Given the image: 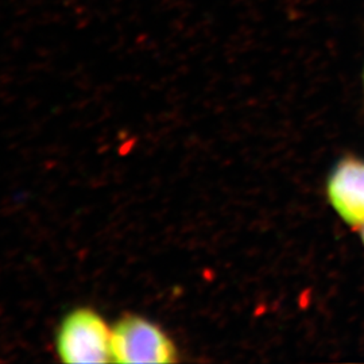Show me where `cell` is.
<instances>
[{"instance_id":"5","label":"cell","mask_w":364,"mask_h":364,"mask_svg":"<svg viewBox=\"0 0 364 364\" xmlns=\"http://www.w3.org/2000/svg\"><path fill=\"white\" fill-rule=\"evenodd\" d=\"M363 80H364V73H363Z\"/></svg>"},{"instance_id":"3","label":"cell","mask_w":364,"mask_h":364,"mask_svg":"<svg viewBox=\"0 0 364 364\" xmlns=\"http://www.w3.org/2000/svg\"><path fill=\"white\" fill-rule=\"evenodd\" d=\"M328 198L338 216L353 228L364 227V162L347 158L328 180Z\"/></svg>"},{"instance_id":"2","label":"cell","mask_w":364,"mask_h":364,"mask_svg":"<svg viewBox=\"0 0 364 364\" xmlns=\"http://www.w3.org/2000/svg\"><path fill=\"white\" fill-rule=\"evenodd\" d=\"M114 363H174L177 350L173 340L159 328L138 314H126L111 333Z\"/></svg>"},{"instance_id":"1","label":"cell","mask_w":364,"mask_h":364,"mask_svg":"<svg viewBox=\"0 0 364 364\" xmlns=\"http://www.w3.org/2000/svg\"><path fill=\"white\" fill-rule=\"evenodd\" d=\"M112 329L91 308L68 313L57 329L55 350L64 363H109Z\"/></svg>"},{"instance_id":"4","label":"cell","mask_w":364,"mask_h":364,"mask_svg":"<svg viewBox=\"0 0 364 364\" xmlns=\"http://www.w3.org/2000/svg\"><path fill=\"white\" fill-rule=\"evenodd\" d=\"M362 239H363V243H364V227H362Z\"/></svg>"}]
</instances>
